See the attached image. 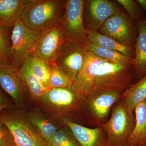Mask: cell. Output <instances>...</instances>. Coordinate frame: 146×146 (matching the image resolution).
I'll list each match as a JSON object with an SVG mask.
<instances>
[{
    "mask_svg": "<svg viewBox=\"0 0 146 146\" xmlns=\"http://www.w3.org/2000/svg\"><path fill=\"white\" fill-rule=\"evenodd\" d=\"M134 80L133 64L113 63L87 51L71 88L82 98L98 92L123 91Z\"/></svg>",
    "mask_w": 146,
    "mask_h": 146,
    "instance_id": "1",
    "label": "cell"
},
{
    "mask_svg": "<svg viewBox=\"0 0 146 146\" xmlns=\"http://www.w3.org/2000/svg\"><path fill=\"white\" fill-rule=\"evenodd\" d=\"M66 1L27 0L21 20L29 29L44 31L58 25L65 11Z\"/></svg>",
    "mask_w": 146,
    "mask_h": 146,
    "instance_id": "2",
    "label": "cell"
},
{
    "mask_svg": "<svg viewBox=\"0 0 146 146\" xmlns=\"http://www.w3.org/2000/svg\"><path fill=\"white\" fill-rule=\"evenodd\" d=\"M123 91H108L89 94L80 98L78 111L87 127L103 126L109 119L114 105L120 99Z\"/></svg>",
    "mask_w": 146,
    "mask_h": 146,
    "instance_id": "3",
    "label": "cell"
},
{
    "mask_svg": "<svg viewBox=\"0 0 146 146\" xmlns=\"http://www.w3.org/2000/svg\"><path fill=\"white\" fill-rule=\"evenodd\" d=\"M136 124L135 114H129L121 99L114 105L109 119L103 126L110 146H124Z\"/></svg>",
    "mask_w": 146,
    "mask_h": 146,
    "instance_id": "4",
    "label": "cell"
},
{
    "mask_svg": "<svg viewBox=\"0 0 146 146\" xmlns=\"http://www.w3.org/2000/svg\"><path fill=\"white\" fill-rule=\"evenodd\" d=\"M44 31H36L29 29L21 20L12 28L9 58L11 67L18 70L32 52L35 43Z\"/></svg>",
    "mask_w": 146,
    "mask_h": 146,
    "instance_id": "5",
    "label": "cell"
},
{
    "mask_svg": "<svg viewBox=\"0 0 146 146\" xmlns=\"http://www.w3.org/2000/svg\"><path fill=\"white\" fill-rule=\"evenodd\" d=\"M85 1H66L65 11L60 24L65 41L77 42L85 46L89 43L88 31L84 24Z\"/></svg>",
    "mask_w": 146,
    "mask_h": 146,
    "instance_id": "6",
    "label": "cell"
},
{
    "mask_svg": "<svg viewBox=\"0 0 146 146\" xmlns=\"http://www.w3.org/2000/svg\"><path fill=\"white\" fill-rule=\"evenodd\" d=\"M0 121L8 129L16 146H47L29 121L17 115H6Z\"/></svg>",
    "mask_w": 146,
    "mask_h": 146,
    "instance_id": "7",
    "label": "cell"
},
{
    "mask_svg": "<svg viewBox=\"0 0 146 146\" xmlns=\"http://www.w3.org/2000/svg\"><path fill=\"white\" fill-rule=\"evenodd\" d=\"M65 42L60 24L44 31L36 41L32 53L46 63L55 61Z\"/></svg>",
    "mask_w": 146,
    "mask_h": 146,
    "instance_id": "8",
    "label": "cell"
},
{
    "mask_svg": "<svg viewBox=\"0 0 146 146\" xmlns=\"http://www.w3.org/2000/svg\"><path fill=\"white\" fill-rule=\"evenodd\" d=\"M99 32L134 50L135 33L133 24L130 18L122 11L107 19Z\"/></svg>",
    "mask_w": 146,
    "mask_h": 146,
    "instance_id": "9",
    "label": "cell"
},
{
    "mask_svg": "<svg viewBox=\"0 0 146 146\" xmlns=\"http://www.w3.org/2000/svg\"><path fill=\"white\" fill-rule=\"evenodd\" d=\"M87 50L74 41H65L54 63L73 82L83 66Z\"/></svg>",
    "mask_w": 146,
    "mask_h": 146,
    "instance_id": "10",
    "label": "cell"
},
{
    "mask_svg": "<svg viewBox=\"0 0 146 146\" xmlns=\"http://www.w3.org/2000/svg\"><path fill=\"white\" fill-rule=\"evenodd\" d=\"M120 10L115 3L108 0L85 1L84 27L87 31H99L106 20Z\"/></svg>",
    "mask_w": 146,
    "mask_h": 146,
    "instance_id": "11",
    "label": "cell"
},
{
    "mask_svg": "<svg viewBox=\"0 0 146 146\" xmlns=\"http://www.w3.org/2000/svg\"><path fill=\"white\" fill-rule=\"evenodd\" d=\"M40 99L58 110L63 121H71L70 115L78 111L80 98L72 88H53L47 90Z\"/></svg>",
    "mask_w": 146,
    "mask_h": 146,
    "instance_id": "12",
    "label": "cell"
},
{
    "mask_svg": "<svg viewBox=\"0 0 146 146\" xmlns=\"http://www.w3.org/2000/svg\"><path fill=\"white\" fill-rule=\"evenodd\" d=\"M63 122L70 129L80 146H110L103 127L91 128L69 120Z\"/></svg>",
    "mask_w": 146,
    "mask_h": 146,
    "instance_id": "13",
    "label": "cell"
},
{
    "mask_svg": "<svg viewBox=\"0 0 146 146\" xmlns=\"http://www.w3.org/2000/svg\"><path fill=\"white\" fill-rule=\"evenodd\" d=\"M138 28L133 64L134 80H138L146 74V18L140 20Z\"/></svg>",
    "mask_w": 146,
    "mask_h": 146,
    "instance_id": "14",
    "label": "cell"
},
{
    "mask_svg": "<svg viewBox=\"0 0 146 146\" xmlns=\"http://www.w3.org/2000/svg\"><path fill=\"white\" fill-rule=\"evenodd\" d=\"M0 85L16 101L21 99L25 91L18 70L11 66L0 65Z\"/></svg>",
    "mask_w": 146,
    "mask_h": 146,
    "instance_id": "15",
    "label": "cell"
},
{
    "mask_svg": "<svg viewBox=\"0 0 146 146\" xmlns=\"http://www.w3.org/2000/svg\"><path fill=\"white\" fill-rule=\"evenodd\" d=\"M120 99L128 113L133 114L136 106L146 100V74L125 89Z\"/></svg>",
    "mask_w": 146,
    "mask_h": 146,
    "instance_id": "16",
    "label": "cell"
},
{
    "mask_svg": "<svg viewBox=\"0 0 146 146\" xmlns=\"http://www.w3.org/2000/svg\"><path fill=\"white\" fill-rule=\"evenodd\" d=\"M27 0H0V27L8 31L21 20Z\"/></svg>",
    "mask_w": 146,
    "mask_h": 146,
    "instance_id": "17",
    "label": "cell"
},
{
    "mask_svg": "<svg viewBox=\"0 0 146 146\" xmlns=\"http://www.w3.org/2000/svg\"><path fill=\"white\" fill-rule=\"evenodd\" d=\"M136 124L124 146H143L146 144V100L134 110Z\"/></svg>",
    "mask_w": 146,
    "mask_h": 146,
    "instance_id": "18",
    "label": "cell"
},
{
    "mask_svg": "<svg viewBox=\"0 0 146 146\" xmlns=\"http://www.w3.org/2000/svg\"><path fill=\"white\" fill-rule=\"evenodd\" d=\"M18 72L25 90L28 92L32 98L40 99L48 90L32 73L30 69L28 57Z\"/></svg>",
    "mask_w": 146,
    "mask_h": 146,
    "instance_id": "19",
    "label": "cell"
},
{
    "mask_svg": "<svg viewBox=\"0 0 146 146\" xmlns=\"http://www.w3.org/2000/svg\"><path fill=\"white\" fill-rule=\"evenodd\" d=\"M88 31L89 42L103 48L117 51L134 58L135 51L116 40L100 33L99 31Z\"/></svg>",
    "mask_w": 146,
    "mask_h": 146,
    "instance_id": "20",
    "label": "cell"
},
{
    "mask_svg": "<svg viewBox=\"0 0 146 146\" xmlns=\"http://www.w3.org/2000/svg\"><path fill=\"white\" fill-rule=\"evenodd\" d=\"M85 46L87 51L102 59L120 64H133L134 58L117 51L100 47L90 42Z\"/></svg>",
    "mask_w": 146,
    "mask_h": 146,
    "instance_id": "21",
    "label": "cell"
},
{
    "mask_svg": "<svg viewBox=\"0 0 146 146\" xmlns=\"http://www.w3.org/2000/svg\"><path fill=\"white\" fill-rule=\"evenodd\" d=\"M31 71L47 90L50 89V70L49 63L37 58L32 53L28 56Z\"/></svg>",
    "mask_w": 146,
    "mask_h": 146,
    "instance_id": "22",
    "label": "cell"
},
{
    "mask_svg": "<svg viewBox=\"0 0 146 146\" xmlns=\"http://www.w3.org/2000/svg\"><path fill=\"white\" fill-rule=\"evenodd\" d=\"M29 121L47 143L58 129L48 119L38 114L31 115Z\"/></svg>",
    "mask_w": 146,
    "mask_h": 146,
    "instance_id": "23",
    "label": "cell"
},
{
    "mask_svg": "<svg viewBox=\"0 0 146 146\" xmlns=\"http://www.w3.org/2000/svg\"><path fill=\"white\" fill-rule=\"evenodd\" d=\"M47 146H81L66 125L58 129L47 143Z\"/></svg>",
    "mask_w": 146,
    "mask_h": 146,
    "instance_id": "24",
    "label": "cell"
},
{
    "mask_svg": "<svg viewBox=\"0 0 146 146\" xmlns=\"http://www.w3.org/2000/svg\"><path fill=\"white\" fill-rule=\"evenodd\" d=\"M50 89L53 88H71L73 82L54 62L50 63Z\"/></svg>",
    "mask_w": 146,
    "mask_h": 146,
    "instance_id": "25",
    "label": "cell"
},
{
    "mask_svg": "<svg viewBox=\"0 0 146 146\" xmlns=\"http://www.w3.org/2000/svg\"><path fill=\"white\" fill-rule=\"evenodd\" d=\"M8 31L0 27V65L10 66Z\"/></svg>",
    "mask_w": 146,
    "mask_h": 146,
    "instance_id": "26",
    "label": "cell"
},
{
    "mask_svg": "<svg viewBox=\"0 0 146 146\" xmlns=\"http://www.w3.org/2000/svg\"><path fill=\"white\" fill-rule=\"evenodd\" d=\"M127 11L131 21H137L141 18V12L137 3L133 0H117Z\"/></svg>",
    "mask_w": 146,
    "mask_h": 146,
    "instance_id": "27",
    "label": "cell"
},
{
    "mask_svg": "<svg viewBox=\"0 0 146 146\" xmlns=\"http://www.w3.org/2000/svg\"><path fill=\"white\" fill-rule=\"evenodd\" d=\"M0 146H16L8 129L0 121Z\"/></svg>",
    "mask_w": 146,
    "mask_h": 146,
    "instance_id": "28",
    "label": "cell"
},
{
    "mask_svg": "<svg viewBox=\"0 0 146 146\" xmlns=\"http://www.w3.org/2000/svg\"><path fill=\"white\" fill-rule=\"evenodd\" d=\"M136 1L146 12V0H137Z\"/></svg>",
    "mask_w": 146,
    "mask_h": 146,
    "instance_id": "29",
    "label": "cell"
},
{
    "mask_svg": "<svg viewBox=\"0 0 146 146\" xmlns=\"http://www.w3.org/2000/svg\"><path fill=\"white\" fill-rule=\"evenodd\" d=\"M5 107L6 104L5 102L4 99L3 98V97L2 96L1 94H0V112Z\"/></svg>",
    "mask_w": 146,
    "mask_h": 146,
    "instance_id": "30",
    "label": "cell"
},
{
    "mask_svg": "<svg viewBox=\"0 0 146 146\" xmlns=\"http://www.w3.org/2000/svg\"><path fill=\"white\" fill-rule=\"evenodd\" d=\"M143 146H146V144L145 145Z\"/></svg>",
    "mask_w": 146,
    "mask_h": 146,
    "instance_id": "31",
    "label": "cell"
}]
</instances>
